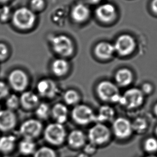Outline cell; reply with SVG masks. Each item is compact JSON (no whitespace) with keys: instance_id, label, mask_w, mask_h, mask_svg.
<instances>
[{"instance_id":"obj_1","label":"cell","mask_w":157,"mask_h":157,"mask_svg":"<svg viewBox=\"0 0 157 157\" xmlns=\"http://www.w3.org/2000/svg\"><path fill=\"white\" fill-rule=\"evenodd\" d=\"M67 133L63 124L53 122L44 128L42 135L50 146L58 147L66 142Z\"/></svg>"},{"instance_id":"obj_2","label":"cell","mask_w":157,"mask_h":157,"mask_svg":"<svg viewBox=\"0 0 157 157\" xmlns=\"http://www.w3.org/2000/svg\"><path fill=\"white\" fill-rule=\"evenodd\" d=\"M44 126L37 118H29L20 125L18 133L22 138L35 140L43 134Z\"/></svg>"},{"instance_id":"obj_3","label":"cell","mask_w":157,"mask_h":157,"mask_svg":"<svg viewBox=\"0 0 157 157\" xmlns=\"http://www.w3.org/2000/svg\"><path fill=\"white\" fill-rule=\"evenodd\" d=\"M98 98L105 102L120 103L121 95L117 86L109 81H103L96 88Z\"/></svg>"},{"instance_id":"obj_4","label":"cell","mask_w":157,"mask_h":157,"mask_svg":"<svg viewBox=\"0 0 157 157\" xmlns=\"http://www.w3.org/2000/svg\"><path fill=\"white\" fill-rule=\"evenodd\" d=\"M72 120L76 124L86 125L95 122L96 115L87 105L78 104L73 107L70 113Z\"/></svg>"},{"instance_id":"obj_5","label":"cell","mask_w":157,"mask_h":157,"mask_svg":"<svg viewBox=\"0 0 157 157\" xmlns=\"http://www.w3.org/2000/svg\"><path fill=\"white\" fill-rule=\"evenodd\" d=\"M36 18L34 11L26 7H22L14 12L12 20L13 25L17 28L28 30L33 26Z\"/></svg>"},{"instance_id":"obj_6","label":"cell","mask_w":157,"mask_h":157,"mask_svg":"<svg viewBox=\"0 0 157 157\" xmlns=\"http://www.w3.org/2000/svg\"><path fill=\"white\" fill-rule=\"evenodd\" d=\"M87 139L90 143L97 146L107 143L111 137V131L102 123H96L88 132Z\"/></svg>"},{"instance_id":"obj_7","label":"cell","mask_w":157,"mask_h":157,"mask_svg":"<svg viewBox=\"0 0 157 157\" xmlns=\"http://www.w3.org/2000/svg\"><path fill=\"white\" fill-rule=\"evenodd\" d=\"M144 96L141 90L136 88H130L121 95L120 103L128 109H136L143 105Z\"/></svg>"},{"instance_id":"obj_8","label":"cell","mask_w":157,"mask_h":157,"mask_svg":"<svg viewBox=\"0 0 157 157\" xmlns=\"http://www.w3.org/2000/svg\"><path fill=\"white\" fill-rule=\"evenodd\" d=\"M36 89L39 97L47 100L55 99L60 93L59 86L51 78H43L38 81Z\"/></svg>"},{"instance_id":"obj_9","label":"cell","mask_w":157,"mask_h":157,"mask_svg":"<svg viewBox=\"0 0 157 157\" xmlns=\"http://www.w3.org/2000/svg\"><path fill=\"white\" fill-rule=\"evenodd\" d=\"M10 88L17 93H22L26 90L29 86L28 75L23 71L15 70L10 73L8 78Z\"/></svg>"},{"instance_id":"obj_10","label":"cell","mask_w":157,"mask_h":157,"mask_svg":"<svg viewBox=\"0 0 157 157\" xmlns=\"http://www.w3.org/2000/svg\"><path fill=\"white\" fill-rule=\"evenodd\" d=\"M52 45L55 52L63 57L70 56L74 50L71 39L65 35H59L54 37Z\"/></svg>"},{"instance_id":"obj_11","label":"cell","mask_w":157,"mask_h":157,"mask_svg":"<svg viewBox=\"0 0 157 157\" xmlns=\"http://www.w3.org/2000/svg\"><path fill=\"white\" fill-rule=\"evenodd\" d=\"M17 116L15 111L9 109L0 110V131L3 133L10 132L17 124Z\"/></svg>"},{"instance_id":"obj_12","label":"cell","mask_w":157,"mask_h":157,"mask_svg":"<svg viewBox=\"0 0 157 157\" xmlns=\"http://www.w3.org/2000/svg\"><path fill=\"white\" fill-rule=\"evenodd\" d=\"M112 130L116 137L126 139L129 137L133 132L132 122L124 117H119L113 121Z\"/></svg>"},{"instance_id":"obj_13","label":"cell","mask_w":157,"mask_h":157,"mask_svg":"<svg viewBox=\"0 0 157 157\" xmlns=\"http://www.w3.org/2000/svg\"><path fill=\"white\" fill-rule=\"evenodd\" d=\"M115 51L122 56H127L133 52L135 48L136 43L132 37L124 35L118 37L113 45Z\"/></svg>"},{"instance_id":"obj_14","label":"cell","mask_w":157,"mask_h":157,"mask_svg":"<svg viewBox=\"0 0 157 157\" xmlns=\"http://www.w3.org/2000/svg\"><path fill=\"white\" fill-rule=\"evenodd\" d=\"M21 107L26 111L35 110L40 102V98L37 93L26 90L20 95Z\"/></svg>"},{"instance_id":"obj_15","label":"cell","mask_w":157,"mask_h":157,"mask_svg":"<svg viewBox=\"0 0 157 157\" xmlns=\"http://www.w3.org/2000/svg\"><path fill=\"white\" fill-rule=\"evenodd\" d=\"M87 136L83 131L74 129L67 133L66 142L68 146L74 150L83 148L86 144Z\"/></svg>"},{"instance_id":"obj_16","label":"cell","mask_w":157,"mask_h":157,"mask_svg":"<svg viewBox=\"0 0 157 157\" xmlns=\"http://www.w3.org/2000/svg\"><path fill=\"white\" fill-rule=\"evenodd\" d=\"M70 115L68 106L63 102H57L51 107V117L55 122L64 124L67 122Z\"/></svg>"},{"instance_id":"obj_17","label":"cell","mask_w":157,"mask_h":157,"mask_svg":"<svg viewBox=\"0 0 157 157\" xmlns=\"http://www.w3.org/2000/svg\"><path fill=\"white\" fill-rule=\"evenodd\" d=\"M17 137L13 134H5L0 137V153L10 155L17 146Z\"/></svg>"},{"instance_id":"obj_18","label":"cell","mask_w":157,"mask_h":157,"mask_svg":"<svg viewBox=\"0 0 157 157\" xmlns=\"http://www.w3.org/2000/svg\"><path fill=\"white\" fill-rule=\"evenodd\" d=\"M97 17L104 22H109L113 20L116 16V9L110 4H104L98 7L96 10Z\"/></svg>"},{"instance_id":"obj_19","label":"cell","mask_w":157,"mask_h":157,"mask_svg":"<svg viewBox=\"0 0 157 157\" xmlns=\"http://www.w3.org/2000/svg\"><path fill=\"white\" fill-rule=\"evenodd\" d=\"M17 147L19 153L24 157L33 155L37 149L35 140L27 138H22L18 143Z\"/></svg>"},{"instance_id":"obj_20","label":"cell","mask_w":157,"mask_h":157,"mask_svg":"<svg viewBox=\"0 0 157 157\" xmlns=\"http://www.w3.org/2000/svg\"><path fill=\"white\" fill-rule=\"evenodd\" d=\"M90 14L88 7L83 3H78L75 6L71 12L73 20L78 23L84 22L89 17Z\"/></svg>"},{"instance_id":"obj_21","label":"cell","mask_w":157,"mask_h":157,"mask_svg":"<svg viewBox=\"0 0 157 157\" xmlns=\"http://www.w3.org/2000/svg\"><path fill=\"white\" fill-rule=\"evenodd\" d=\"M115 115V111L113 107L109 105H103L98 109V113L96 115V123H104L113 120Z\"/></svg>"},{"instance_id":"obj_22","label":"cell","mask_w":157,"mask_h":157,"mask_svg":"<svg viewBox=\"0 0 157 157\" xmlns=\"http://www.w3.org/2000/svg\"><path fill=\"white\" fill-rule=\"evenodd\" d=\"M69 70V63L63 58L55 60L51 65L53 74L57 77H63L67 73Z\"/></svg>"},{"instance_id":"obj_23","label":"cell","mask_w":157,"mask_h":157,"mask_svg":"<svg viewBox=\"0 0 157 157\" xmlns=\"http://www.w3.org/2000/svg\"><path fill=\"white\" fill-rule=\"evenodd\" d=\"M115 80L118 85L121 87H127L132 82L133 75L132 72L127 68L121 69L116 73Z\"/></svg>"},{"instance_id":"obj_24","label":"cell","mask_w":157,"mask_h":157,"mask_svg":"<svg viewBox=\"0 0 157 157\" xmlns=\"http://www.w3.org/2000/svg\"><path fill=\"white\" fill-rule=\"evenodd\" d=\"M115 51L114 46L106 42L98 44L95 48L96 56L101 59H109Z\"/></svg>"},{"instance_id":"obj_25","label":"cell","mask_w":157,"mask_h":157,"mask_svg":"<svg viewBox=\"0 0 157 157\" xmlns=\"http://www.w3.org/2000/svg\"><path fill=\"white\" fill-rule=\"evenodd\" d=\"M81 96L79 93L74 89H68L63 93V102L67 106L74 107L79 104Z\"/></svg>"},{"instance_id":"obj_26","label":"cell","mask_w":157,"mask_h":157,"mask_svg":"<svg viewBox=\"0 0 157 157\" xmlns=\"http://www.w3.org/2000/svg\"><path fill=\"white\" fill-rule=\"evenodd\" d=\"M34 111L36 118L42 122L43 121L48 120L50 117L51 107L48 103L40 102Z\"/></svg>"},{"instance_id":"obj_27","label":"cell","mask_w":157,"mask_h":157,"mask_svg":"<svg viewBox=\"0 0 157 157\" xmlns=\"http://www.w3.org/2000/svg\"><path fill=\"white\" fill-rule=\"evenodd\" d=\"M5 105L6 109L13 111L17 110L21 107L20 96L15 93H10L5 98Z\"/></svg>"},{"instance_id":"obj_28","label":"cell","mask_w":157,"mask_h":157,"mask_svg":"<svg viewBox=\"0 0 157 157\" xmlns=\"http://www.w3.org/2000/svg\"><path fill=\"white\" fill-rule=\"evenodd\" d=\"M33 157H58L56 151L52 146H42L37 148Z\"/></svg>"},{"instance_id":"obj_29","label":"cell","mask_w":157,"mask_h":157,"mask_svg":"<svg viewBox=\"0 0 157 157\" xmlns=\"http://www.w3.org/2000/svg\"><path fill=\"white\" fill-rule=\"evenodd\" d=\"M133 131L137 133H144L147 129L148 123L145 118L143 117H137L132 122Z\"/></svg>"},{"instance_id":"obj_30","label":"cell","mask_w":157,"mask_h":157,"mask_svg":"<svg viewBox=\"0 0 157 157\" xmlns=\"http://www.w3.org/2000/svg\"><path fill=\"white\" fill-rule=\"evenodd\" d=\"M145 151L150 154L156 152L157 151V139L156 138H147L144 143Z\"/></svg>"},{"instance_id":"obj_31","label":"cell","mask_w":157,"mask_h":157,"mask_svg":"<svg viewBox=\"0 0 157 157\" xmlns=\"http://www.w3.org/2000/svg\"><path fill=\"white\" fill-rule=\"evenodd\" d=\"M10 89L8 83L0 80V101L5 100V98L9 95Z\"/></svg>"},{"instance_id":"obj_32","label":"cell","mask_w":157,"mask_h":157,"mask_svg":"<svg viewBox=\"0 0 157 157\" xmlns=\"http://www.w3.org/2000/svg\"><path fill=\"white\" fill-rule=\"evenodd\" d=\"M31 10L33 11L42 10L45 6L44 0H31L30 2Z\"/></svg>"},{"instance_id":"obj_33","label":"cell","mask_w":157,"mask_h":157,"mask_svg":"<svg viewBox=\"0 0 157 157\" xmlns=\"http://www.w3.org/2000/svg\"><path fill=\"white\" fill-rule=\"evenodd\" d=\"M83 152L91 156L96 153L98 150V146L90 142L89 143H86L83 146Z\"/></svg>"},{"instance_id":"obj_34","label":"cell","mask_w":157,"mask_h":157,"mask_svg":"<svg viewBox=\"0 0 157 157\" xmlns=\"http://www.w3.org/2000/svg\"><path fill=\"white\" fill-rule=\"evenodd\" d=\"M10 16V11L8 7H3L0 9V20L2 22L7 21Z\"/></svg>"},{"instance_id":"obj_35","label":"cell","mask_w":157,"mask_h":157,"mask_svg":"<svg viewBox=\"0 0 157 157\" xmlns=\"http://www.w3.org/2000/svg\"><path fill=\"white\" fill-rule=\"evenodd\" d=\"M9 53V50L6 45L0 43V60H3L7 58Z\"/></svg>"},{"instance_id":"obj_36","label":"cell","mask_w":157,"mask_h":157,"mask_svg":"<svg viewBox=\"0 0 157 157\" xmlns=\"http://www.w3.org/2000/svg\"><path fill=\"white\" fill-rule=\"evenodd\" d=\"M141 90L144 95H149L152 92V86L150 83H144V85L142 86Z\"/></svg>"},{"instance_id":"obj_37","label":"cell","mask_w":157,"mask_h":157,"mask_svg":"<svg viewBox=\"0 0 157 157\" xmlns=\"http://www.w3.org/2000/svg\"><path fill=\"white\" fill-rule=\"evenodd\" d=\"M152 8L155 13H157V0H153L152 3Z\"/></svg>"},{"instance_id":"obj_38","label":"cell","mask_w":157,"mask_h":157,"mask_svg":"<svg viewBox=\"0 0 157 157\" xmlns=\"http://www.w3.org/2000/svg\"><path fill=\"white\" fill-rule=\"evenodd\" d=\"M76 157H90L89 155H88L87 154H86L85 152L80 153H78V155H77Z\"/></svg>"},{"instance_id":"obj_39","label":"cell","mask_w":157,"mask_h":157,"mask_svg":"<svg viewBox=\"0 0 157 157\" xmlns=\"http://www.w3.org/2000/svg\"><path fill=\"white\" fill-rule=\"evenodd\" d=\"M87 1L88 2H89L90 3L95 4V3H97L100 2L101 0H87Z\"/></svg>"},{"instance_id":"obj_40","label":"cell","mask_w":157,"mask_h":157,"mask_svg":"<svg viewBox=\"0 0 157 157\" xmlns=\"http://www.w3.org/2000/svg\"><path fill=\"white\" fill-rule=\"evenodd\" d=\"M154 113L157 116V103L155 105L154 107Z\"/></svg>"},{"instance_id":"obj_41","label":"cell","mask_w":157,"mask_h":157,"mask_svg":"<svg viewBox=\"0 0 157 157\" xmlns=\"http://www.w3.org/2000/svg\"><path fill=\"white\" fill-rule=\"evenodd\" d=\"M13 157L12 156H11L10 155H3L2 156V157Z\"/></svg>"},{"instance_id":"obj_42","label":"cell","mask_w":157,"mask_h":157,"mask_svg":"<svg viewBox=\"0 0 157 157\" xmlns=\"http://www.w3.org/2000/svg\"><path fill=\"white\" fill-rule=\"evenodd\" d=\"M145 157H157L156 155H147V156H146Z\"/></svg>"},{"instance_id":"obj_43","label":"cell","mask_w":157,"mask_h":157,"mask_svg":"<svg viewBox=\"0 0 157 157\" xmlns=\"http://www.w3.org/2000/svg\"><path fill=\"white\" fill-rule=\"evenodd\" d=\"M9 0H0V2H6L7 1H8Z\"/></svg>"},{"instance_id":"obj_44","label":"cell","mask_w":157,"mask_h":157,"mask_svg":"<svg viewBox=\"0 0 157 157\" xmlns=\"http://www.w3.org/2000/svg\"><path fill=\"white\" fill-rule=\"evenodd\" d=\"M155 133H156V135H157V126L156 127V128H155Z\"/></svg>"},{"instance_id":"obj_45","label":"cell","mask_w":157,"mask_h":157,"mask_svg":"<svg viewBox=\"0 0 157 157\" xmlns=\"http://www.w3.org/2000/svg\"><path fill=\"white\" fill-rule=\"evenodd\" d=\"M1 110V105H0V110Z\"/></svg>"},{"instance_id":"obj_46","label":"cell","mask_w":157,"mask_h":157,"mask_svg":"<svg viewBox=\"0 0 157 157\" xmlns=\"http://www.w3.org/2000/svg\"><path fill=\"white\" fill-rule=\"evenodd\" d=\"M24 157V156H22V157Z\"/></svg>"}]
</instances>
